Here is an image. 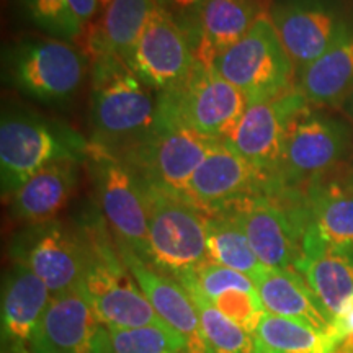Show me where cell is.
Here are the masks:
<instances>
[{
  "mask_svg": "<svg viewBox=\"0 0 353 353\" xmlns=\"http://www.w3.org/2000/svg\"><path fill=\"white\" fill-rule=\"evenodd\" d=\"M88 61L92 77L90 143L125 156L152 132L157 101L149 87L113 52H99Z\"/></svg>",
  "mask_w": 353,
  "mask_h": 353,
  "instance_id": "obj_1",
  "label": "cell"
},
{
  "mask_svg": "<svg viewBox=\"0 0 353 353\" xmlns=\"http://www.w3.org/2000/svg\"><path fill=\"white\" fill-rule=\"evenodd\" d=\"M85 241V268L77 290L90 304L101 324L110 329H131L156 325L169 327L141 291L138 281L112 244L101 219L81 228Z\"/></svg>",
  "mask_w": 353,
  "mask_h": 353,
  "instance_id": "obj_2",
  "label": "cell"
},
{
  "mask_svg": "<svg viewBox=\"0 0 353 353\" xmlns=\"http://www.w3.org/2000/svg\"><path fill=\"white\" fill-rule=\"evenodd\" d=\"M88 141L34 114L3 113L0 123V176L3 195L10 196L26 180L57 161H83Z\"/></svg>",
  "mask_w": 353,
  "mask_h": 353,
  "instance_id": "obj_3",
  "label": "cell"
},
{
  "mask_svg": "<svg viewBox=\"0 0 353 353\" xmlns=\"http://www.w3.org/2000/svg\"><path fill=\"white\" fill-rule=\"evenodd\" d=\"M85 161L114 242L151 263L144 180L120 154L90 141Z\"/></svg>",
  "mask_w": 353,
  "mask_h": 353,
  "instance_id": "obj_4",
  "label": "cell"
},
{
  "mask_svg": "<svg viewBox=\"0 0 353 353\" xmlns=\"http://www.w3.org/2000/svg\"><path fill=\"white\" fill-rule=\"evenodd\" d=\"M247 105L249 99L244 92L214 69L196 63L187 81L159 95L156 120L223 141L241 121Z\"/></svg>",
  "mask_w": 353,
  "mask_h": 353,
  "instance_id": "obj_5",
  "label": "cell"
},
{
  "mask_svg": "<svg viewBox=\"0 0 353 353\" xmlns=\"http://www.w3.org/2000/svg\"><path fill=\"white\" fill-rule=\"evenodd\" d=\"M352 128L341 118L304 103L286 125L280 182L286 192L301 190L335 170L352 145Z\"/></svg>",
  "mask_w": 353,
  "mask_h": 353,
  "instance_id": "obj_6",
  "label": "cell"
},
{
  "mask_svg": "<svg viewBox=\"0 0 353 353\" xmlns=\"http://www.w3.org/2000/svg\"><path fill=\"white\" fill-rule=\"evenodd\" d=\"M144 196L152 267L176 278L208 262L206 213L145 182Z\"/></svg>",
  "mask_w": 353,
  "mask_h": 353,
  "instance_id": "obj_7",
  "label": "cell"
},
{
  "mask_svg": "<svg viewBox=\"0 0 353 353\" xmlns=\"http://www.w3.org/2000/svg\"><path fill=\"white\" fill-rule=\"evenodd\" d=\"M219 210L239 223L260 263L294 270L303 257L301 192L247 196Z\"/></svg>",
  "mask_w": 353,
  "mask_h": 353,
  "instance_id": "obj_8",
  "label": "cell"
},
{
  "mask_svg": "<svg viewBox=\"0 0 353 353\" xmlns=\"http://www.w3.org/2000/svg\"><path fill=\"white\" fill-rule=\"evenodd\" d=\"M213 69L244 92L249 100L273 99L296 87V72L270 13L260 17L244 38L221 54Z\"/></svg>",
  "mask_w": 353,
  "mask_h": 353,
  "instance_id": "obj_9",
  "label": "cell"
},
{
  "mask_svg": "<svg viewBox=\"0 0 353 353\" xmlns=\"http://www.w3.org/2000/svg\"><path fill=\"white\" fill-rule=\"evenodd\" d=\"M90 61L81 48L59 38L21 43L10 56V77L23 94L43 103L72 100L85 81Z\"/></svg>",
  "mask_w": 353,
  "mask_h": 353,
  "instance_id": "obj_10",
  "label": "cell"
},
{
  "mask_svg": "<svg viewBox=\"0 0 353 353\" xmlns=\"http://www.w3.org/2000/svg\"><path fill=\"white\" fill-rule=\"evenodd\" d=\"M216 143L190 128L156 120L151 134L121 157L145 183L183 200L190 180Z\"/></svg>",
  "mask_w": 353,
  "mask_h": 353,
  "instance_id": "obj_11",
  "label": "cell"
},
{
  "mask_svg": "<svg viewBox=\"0 0 353 353\" xmlns=\"http://www.w3.org/2000/svg\"><path fill=\"white\" fill-rule=\"evenodd\" d=\"M13 262L23 263L50 288L52 296L76 290L85 268L82 231L57 219L32 224L19 232L10 247Z\"/></svg>",
  "mask_w": 353,
  "mask_h": 353,
  "instance_id": "obj_12",
  "label": "cell"
},
{
  "mask_svg": "<svg viewBox=\"0 0 353 353\" xmlns=\"http://www.w3.org/2000/svg\"><path fill=\"white\" fill-rule=\"evenodd\" d=\"M304 103L307 100L298 87L273 99L249 100L241 121L223 143L285 190L280 182V164L286 125Z\"/></svg>",
  "mask_w": 353,
  "mask_h": 353,
  "instance_id": "obj_13",
  "label": "cell"
},
{
  "mask_svg": "<svg viewBox=\"0 0 353 353\" xmlns=\"http://www.w3.org/2000/svg\"><path fill=\"white\" fill-rule=\"evenodd\" d=\"M303 255L332 250L353 254V172H329L301 190Z\"/></svg>",
  "mask_w": 353,
  "mask_h": 353,
  "instance_id": "obj_14",
  "label": "cell"
},
{
  "mask_svg": "<svg viewBox=\"0 0 353 353\" xmlns=\"http://www.w3.org/2000/svg\"><path fill=\"white\" fill-rule=\"evenodd\" d=\"M281 193L286 192L270 176L218 141L190 180L183 200L208 214L241 198Z\"/></svg>",
  "mask_w": 353,
  "mask_h": 353,
  "instance_id": "obj_15",
  "label": "cell"
},
{
  "mask_svg": "<svg viewBox=\"0 0 353 353\" xmlns=\"http://www.w3.org/2000/svg\"><path fill=\"white\" fill-rule=\"evenodd\" d=\"M196 63L195 48L187 33L159 2L141 34L131 70L149 88L162 94L187 81Z\"/></svg>",
  "mask_w": 353,
  "mask_h": 353,
  "instance_id": "obj_16",
  "label": "cell"
},
{
  "mask_svg": "<svg viewBox=\"0 0 353 353\" xmlns=\"http://www.w3.org/2000/svg\"><path fill=\"white\" fill-rule=\"evenodd\" d=\"M32 353H107V327L77 288L51 298Z\"/></svg>",
  "mask_w": 353,
  "mask_h": 353,
  "instance_id": "obj_17",
  "label": "cell"
},
{
  "mask_svg": "<svg viewBox=\"0 0 353 353\" xmlns=\"http://www.w3.org/2000/svg\"><path fill=\"white\" fill-rule=\"evenodd\" d=\"M270 19L296 77L337 41L347 26L332 8L306 0L278 3L270 8Z\"/></svg>",
  "mask_w": 353,
  "mask_h": 353,
  "instance_id": "obj_18",
  "label": "cell"
},
{
  "mask_svg": "<svg viewBox=\"0 0 353 353\" xmlns=\"http://www.w3.org/2000/svg\"><path fill=\"white\" fill-rule=\"evenodd\" d=\"M117 249L157 316L183 339L190 353H206L200 319L187 290L174 276L157 270L126 245L117 244Z\"/></svg>",
  "mask_w": 353,
  "mask_h": 353,
  "instance_id": "obj_19",
  "label": "cell"
},
{
  "mask_svg": "<svg viewBox=\"0 0 353 353\" xmlns=\"http://www.w3.org/2000/svg\"><path fill=\"white\" fill-rule=\"evenodd\" d=\"M52 298L23 263L13 262L2 290V353H32V343Z\"/></svg>",
  "mask_w": 353,
  "mask_h": 353,
  "instance_id": "obj_20",
  "label": "cell"
},
{
  "mask_svg": "<svg viewBox=\"0 0 353 353\" xmlns=\"http://www.w3.org/2000/svg\"><path fill=\"white\" fill-rule=\"evenodd\" d=\"M265 13H270L268 0H208L198 17V63L213 69L214 61L244 38Z\"/></svg>",
  "mask_w": 353,
  "mask_h": 353,
  "instance_id": "obj_21",
  "label": "cell"
},
{
  "mask_svg": "<svg viewBox=\"0 0 353 353\" xmlns=\"http://www.w3.org/2000/svg\"><path fill=\"white\" fill-rule=\"evenodd\" d=\"M252 281L267 312L298 321L321 332L334 334L324 307L296 270L263 265Z\"/></svg>",
  "mask_w": 353,
  "mask_h": 353,
  "instance_id": "obj_22",
  "label": "cell"
},
{
  "mask_svg": "<svg viewBox=\"0 0 353 353\" xmlns=\"http://www.w3.org/2000/svg\"><path fill=\"white\" fill-rule=\"evenodd\" d=\"M77 182L79 161L65 159L44 167L12 193V214L28 226L52 221L74 195Z\"/></svg>",
  "mask_w": 353,
  "mask_h": 353,
  "instance_id": "obj_23",
  "label": "cell"
},
{
  "mask_svg": "<svg viewBox=\"0 0 353 353\" xmlns=\"http://www.w3.org/2000/svg\"><path fill=\"white\" fill-rule=\"evenodd\" d=\"M296 79L312 107L342 110L353 94V26L347 23L337 41Z\"/></svg>",
  "mask_w": 353,
  "mask_h": 353,
  "instance_id": "obj_24",
  "label": "cell"
},
{
  "mask_svg": "<svg viewBox=\"0 0 353 353\" xmlns=\"http://www.w3.org/2000/svg\"><path fill=\"white\" fill-rule=\"evenodd\" d=\"M157 3L159 0H112L100 25L79 48L88 59L108 51L131 65L141 34Z\"/></svg>",
  "mask_w": 353,
  "mask_h": 353,
  "instance_id": "obj_25",
  "label": "cell"
},
{
  "mask_svg": "<svg viewBox=\"0 0 353 353\" xmlns=\"http://www.w3.org/2000/svg\"><path fill=\"white\" fill-rule=\"evenodd\" d=\"M294 270L306 280L332 324L353 298V254L332 250L307 254L299 259Z\"/></svg>",
  "mask_w": 353,
  "mask_h": 353,
  "instance_id": "obj_26",
  "label": "cell"
},
{
  "mask_svg": "<svg viewBox=\"0 0 353 353\" xmlns=\"http://www.w3.org/2000/svg\"><path fill=\"white\" fill-rule=\"evenodd\" d=\"M250 337L254 353H337L342 347L334 334L267 311Z\"/></svg>",
  "mask_w": 353,
  "mask_h": 353,
  "instance_id": "obj_27",
  "label": "cell"
},
{
  "mask_svg": "<svg viewBox=\"0 0 353 353\" xmlns=\"http://www.w3.org/2000/svg\"><path fill=\"white\" fill-rule=\"evenodd\" d=\"M195 304L206 353H254L252 337L226 317L198 285L195 272L182 273L175 278Z\"/></svg>",
  "mask_w": 353,
  "mask_h": 353,
  "instance_id": "obj_28",
  "label": "cell"
},
{
  "mask_svg": "<svg viewBox=\"0 0 353 353\" xmlns=\"http://www.w3.org/2000/svg\"><path fill=\"white\" fill-rule=\"evenodd\" d=\"M206 247L208 262L244 273L250 280L263 267L239 223L223 210L206 214Z\"/></svg>",
  "mask_w": 353,
  "mask_h": 353,
  "instance_id": "obj_29",
  "label": "cell"
},
{
  "mask_svg": "<svg viewBox=\"0 0 353 353\" xmlns=\"http://www.w3.org/2000/svg\"><path fill=\"white\" fill-rule=\"evenodd\" d=\"M107 353H190L174 329L144 325L131 329L107 327Z\"/></svg>",
  "mask_w": 353,
  "mask_h": 353,
  "instance_id": "obj_30",
  "label": "cell"
},
{
  "mask_svg": "<svg viewBox=\"0 0 353 353\" xmlns=\"http://www.w3.org/2000/svg\"><path fill=\"white\" fill-rule=\"evenodd\" d=\"M21 3L43 32L77 46L82 30L70 10L69 0H21Z\"/></svg>",
  "mask_w": 353,
  "mask_h": 353,
  "instance_id": "obj_31",
  "label": "cell"
},
{
  "mask_svg": "<svg viewBox=\"0 0 353 353\" xmlns=\"http://www.w3.org/2000/svg\"><path fill=\"white\" fill-rule=\"evenodd\" d=\"M211 303L249 335H252L254 330L257 329L260 317L265 312L257 291L250 293V291L242 290H229L211 299Z\"/></svg>",
  "mask_w": 353,
  "mask_h": 353,
  "instance_id": "obj_32",
  "label": "cell"
},
{
  "mask_svg": "<svg viewBox=\"0 0 353 353\" xmlns=\"http://www.w3.org/2000/svg\"><path fill=\"white\" fill-rule=\"evenodd\" d=\"M195 278L203 293L210 299H214L229 290H242L250 291V293L257 291L254 281L244 273L213 262H205L200 265L195 270Z\"/></svg>",
  "mask_w": 353,
  "mask_h": 353,
  "instance_id": "obj_33",
  "label": "cell"
},
{
  "mask_svg": "<svg viewBox=\"0 0 353 353\" xmlns=\"http://www.w3.org/2000/svg\"><path fill=\"white\" fill-rule=\"evenodd\" d=\"M110 2L112 0H69L70 10H72L82 30L77 46H81V43L88 34L95 32L97 26L100 25L101 19H103L105 12H107Z\"/></svg>",
  "mask_w": 353,
  "mask_h": 353,
  "instance_id": "obj_34",
  "label": "cell"
},
{
  "mask_svg": "<svg viewBox=\"0 0 353 353\" xmlns=\"http://www.w3.org/2000/svg\"><path fill=\"white\" fill-rule=\"evenodd\" d=\"M332 332L341 343L345 342L347 339H353V298L345 304L341 314L334 319Z\"/></svg>",
  "mask_w": 353,
  "mask_h": 353,
  "instance_id": "obj_35",
  "label": "cell"
},
{
  "mask_svg": "<svg viewBox=\"0 0 353 353\" xmlns=\"http://www.w3.org/2000/svg\"><path fill=\"white\" fill-rule=\"evenodd\" d=\"M159 2L167 8L172 15H174V12H176L185 17H190V15L200 17L201 8L205 7V3L208 2V0H159Z\"/></svg>",
  "mask_w": 353,
  "mask_h": 353,
  "instance_id": "obj_36",
  "label": "cell"
},
{
  "mask_svg": "<svg viewBox=\"0 0 353 353\" xmlns=\"http://www.w3.org/2000/svg\"><path fill=\"white\" fill-rule=\"evenodd\" d=\"M342 112L345 113V117L348 118V120H350V123L353 125V94H352L350 97H348L345 103H343Z\"/></svg>",
  "mask_w": 353,
  "mask_h": 353,
  "instance_id": "obj_37",
  "label": "cell"
},
{
  "mask_svg": "<svg viewBox=\"0 0 353 353\" xmlns=\"http://www.w3.org/2000/svg\"><path fill=\"white\" fill-rule=\"evenodd\" d=\"M337 353H353V339H347V341L342 343V347L339 348Z\"/></svg>",
  "mask_w": 353,
  "mask_h": 353,
  "instance_id": "obj_38",
  "label": "cell"
}]
</instances>
